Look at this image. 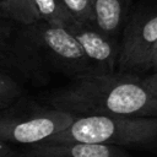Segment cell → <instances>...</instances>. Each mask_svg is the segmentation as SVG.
<instances>
[{
    "instance_id": "cell-15",
    "label": "cell",
    "mask_w": 157,
    "mask_h": 157,
    "mask_svg": "<svg viewBox=\"0 0 157 157\" xmlns=\"http://www.w3.org/2000/svg\"><path fill=\"white\" fill-rule=\"evenodd\" d=\"M146 71H151V72H157V44L148 59L147 66H146Z\"/></svg>"
},
{
    "instance_id": "cell-11",
    "label": "cell",
    "mask_w": 157,
    "mask_h": 157,
    "mask_svg": "<svg viewBox=\"0 0 157 157\" xmlns=\"http://www.w3.org/2000/svg\"><path fill=\"white\" fill-rule=\"evenodd\" d=\"M15 26L17 25L0 16V60H7L12 55L22 58L20 29L15 31Z\"/></svg>"
},
{
    "instance_id": "cell-10",
    "label": "cell",
    "mask_w": 157,
    "mask_h": 157,
    "mask_svg": "<svg viewBox=\"0 0 157 157\" xmlns=\"http://www.w3.org/2000/svg\"><path fill=\"white\" fill-rule=\"evenodd\" d=\"M40 21H44L50 25L66 27L72 20H75L61 0H34Z\"/></svg>"
},
{
    "instance_id": "cell-5",
    "label": "cell",
    "mask_w": 157,
    "mask_h": 157,
    "mask_svg": "<svg viewBox=\"0 0 157 157\" xmlns=\"http://www.w3.org/2000/svg\"><path fill=\"white\" fill-rule=\"evenodd\" d=\"M119 40L117 69L120 72H146L157 44V10H137L129 15Z\"/></svg>"
},
{
    "instance_id": "cell-3",
    "label": "cell",
    "mask_w": 157,
    "mask_h": 157,
    "mask_svg": "<svg viewBox=\"0 0 157 157\" xmlns=\"http://www.w3.org/2000/svg\"><path fill=\"white\" fill-rule=\"evenodd\" d=\"M22 58L45 64L72 77L93 74L75 37L63 26L38 21L20 27Z\"/></svg>"
},
{
    "instance_id": "cell-6",
    "label": "cell",
    "mask_w": 157,
    "mask_h": 157,
    "mask_svg": "<svg viewBox=\"0 0 157 157\" xmlns=\"http://www.w3.org/2000/svg\"><path fill=\"white\" fill-rule=\"evenodd\" d=\"M78 42L93 74L115 72L119 56V39L102 33L93 25L72 20L65 27Z\"/></svg>"
},
{
    "instance_id": "cell-7",
    "label": "cell",
    "mask_w": 157,
    "mask_h": 157,
    "mask_svg": "<svg viewBox=\"0 0 157 157\" xmlns=\"http://www.w3.org/2000/svg\"><path fill=\"white\" fill-rule=\"evenodd\" d=\"M25 157H128L117 146L86 142H40L32 145Z\"/></svg>"
},
{
    "instance_id": "cell-17",
    "label": "cell",
    "mask_w": 157,
    "mask_h": 157,
    "mask_svg": "<svg viewBox=\"0 0 157 157\" xmlns=\"http://www.w3.org/2000/svg\"><path fill=\"white\" fill-rule=\"evenodd\" d=\"M11 156H12V155H11ZM11 156H5V157H11Z\"/></svg>"
},
{
    "instance_id": "cell-12",
    "label": "cell",
    "mask_w": 157,
    "mask_h": 157,
    "mask_svg": "<svg viewBox=\"0 0 157 157\" xmlns=\"http://www.w3.org/2000/svg\"><path fill=\"white\" fill-rule=\"evenodd\" d=\"M61 2L76 21L94 26L92 0H61Z\"/></svg>"
},
{
    "instance_id": "cell-9",
    "label": "cell",
    "mask_w": 157,
    "mask_h": 157,
    "mask_svg": "<svg viewBox=\"0 0 157 157\" xmlns=\"http://www.w3.org/2000/svg\"><path fill=\"white\" fill-rule=\"evenodd\" d=\"M0 16L21 27L40 21L34 0H0Z\"/></svg>"
},
{
    "instance_id": "cell-14",
    "label": "cell",
    "mask_w": 157,
    "mask_h": 157,
    "mask_svg": "<svg viewBox=\"0 0 157 157\" xmlns=\"http://www.w3.org/2000/svg\"><path fill=\"white\" fill-rule=\"evenodd\" d=\"M145 85L148 87V90L155 94L157 98V72H151L146 76H141Z\"/></svg>"
},
{
    "instance_id": "cell-13",
    "label": "cell",
    "mask_w": 157,
    "mask_h": 157,
    "mask_svg": "<svg viewBox=\"0 0 157 157\" xmlns=\"http://www.w3.org/2000/svg\"><path fill=\"white\" fill-rule=\"evenodd\" d=\"M21 88L9 75L0 70V108H5L20 94Z\"/></svg>"
},
{
    "instance_id": "cell-1",
    "label": "cell",
    "mask_w": 157,
    "mask_h": 157,
    "mask_svg": "<svg viewBox=\"0 0 157 157\" xmlns=\"http://www.w3.org/2000/svg\"><path fill=\"white\" fill-rule=\"evenodd\" d=\"M52 108L72 115L157 118V98L134 72L85 74L47 98Z\"/></svg>"
},
{
    "instance_id": "cell-8",
    "label": "cell",
    "mask_w": 157,
    "mask_h": 157,
    "mask_svg": "<svg viewBox=\"0 0 157 157\" xmlns=\"http://www.w3.org/2000/svg\"><path fill=\"white\" fill-rule=\"evenodd\" d=\"M94 27L118 39L129 17L131 0H92Z\"/></svg>"
},
{
    "instance_id": "cell-2",
    "label": "cell",
    "mask_w": 157,
    "mask_h": 157,
    "mask_svg": "<svg viewBox=\"0 0 157 157\" xmlns=\"http://www.w3.org/2000/svg\"><path fill=\"white\" fill-rule=\"evenodd\" d=\"M157 141V118L80 115L44 142H86L117 147L151 146Z\"/></svg>"
},
{
    "instance_id": "cell-16",
    "label": "cell",
    "mask_w": 157,
    "mask_h": 157,
    "mask_svg": "<svg viewBox=\"0 0 157 157\" xmlns=\"http://www.w3.org/2000/svg\"><path fill=\"white\" fill-rule=\"evenodd\" d=\"M13 152L11 150V147L9 146V144L0 141V157H5V156H11Z\"/></svg>"
},
{
    "instance_id": "cell-4",
    "label": "cell",
    "mask_w": 157,
    "mask_h": 157,
    "mask_svg": "<svg viewBox=\"0 0 157 157\" xmlns=\"http://www.w3.org/2000/svg\"><path fill=\"white\" fill-rule=\"evenodd\" d=\"M76 115L52 107L11 108L0 112V141L37 145L66 129Z\"/></svg>"
}]
</instances>
